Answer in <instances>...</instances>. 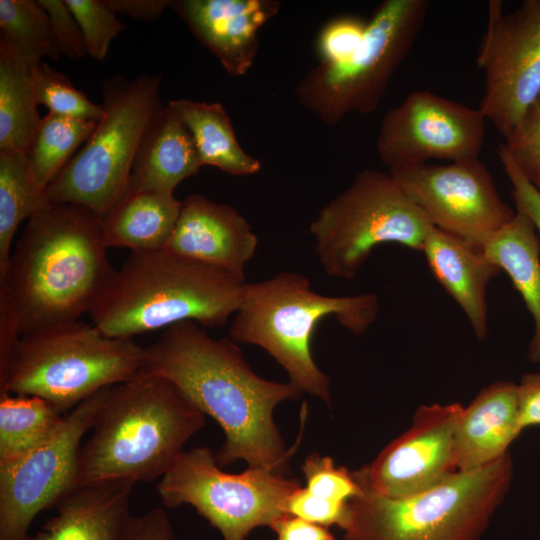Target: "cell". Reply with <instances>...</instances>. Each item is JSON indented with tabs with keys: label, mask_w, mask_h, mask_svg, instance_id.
I'll use <instances>...</instances> for the list:
<instances>
[{
	"label": "cell",
	"mask_w": 540,
	"mask_h": 540,
	"mask_svg": "<svg viewBox=\"0 0 540 540\" xmlns=\"http://www.w3.org/2000/svg\"><path fill=\"white\" fill-rule=\"evenodd\" d=\"M142 374L169 380L222 428L215 453L220 467L244 460L248 467L283 474L292 449L273 419L275 407L303 392L291 382L266 380L230 338H212L192 321L174 324L143 347Z\"/></svg>",
	"instance_id": "6da1fadb"
},
{
	"label": "cell",
	"mask_w": 540,
	"mask_h": 540,
	"mask_svg": "<svg viewBox=\"0 0 540 540\" xmlns=\"http://www.w3.org/2000/svg\"><path fill=\"white\" fill-rule=\"evenodd\" d=\"M107 249L102 218L82 205L51 201L27 220L0 273L21 336L91 311L116 270Z\"/></svg>",
	"instance_id": "7a4b0ae2"
},
{
	"label": "cell",
	"mask_w": 540,
	"mask_h": 540,
	"mask_svg": "<svg viewBox=\"0 0 540 540\" xmlns=\"http://www.w3.org/2000/svg\"><path fill=\"white\" fill-rule=\"evenodd\" d=\"M205 416L162 377L140 373L108 387L80 449L76 487L160 479L204 426Z\"/></svg>",
	"instance_id": "3957f363"
},
{
	"label": "cell",
	"mask_w": 540,
	"mask_h": 540,
	"mask_svg": "<svg viewBox=\"0 0 540 540\" xmlns=\"http://www.w3.org/2000/svg\"><path fill=\"white\" fill-rule=\"evenodd\" d=\"M245 283L165 249L131 252L89 315L103 334L123 339L185 321L222 327L237 311Z\"/></svg>",
	"instance_id": "277c9868"
},
{
	"label": "cell",
	"mask_w": 540,
	"mask_h": 540,
	"mask_svg": "<svg viewBox=\"0 0 540 540\" xmlns=\"http://www.w3.org/2000/svg\"><path fill=\"white\" fill-rule=\"evenodd\" d=\"M380 309L374 293L327 296L312 289L303 274L281 271L245 283L241 302L229 326L236 343L263 348L303 393L331 405L330 381L312 355V337L319 322L333 316L353 335H363Z\"/></svg>",
	"instance_id": "5b68a950"
},
{
	"label": "cell",
	"mask_w": 540,
	"mask_h": 540,
	"mask_svg": "<svg viewBox=\"0 0 540 540\" xmlns=\"http://www.w3.org/2000/svg\"><path fill=\"white\" fill-rule=\"evenodd\" d=\"M513 475L514 463L508 452L405 497L378 494L355 476L362 493L348 502L341 528L344 539L480 540L505 500Z\"/></svg>",
	"instance_id": "8992f818"
},
{
	"label": "cell",
	"mask_w": 540,
	"mask_h": 540,
	"mask_svg": "<svg viewBox=\"0 0 540 540\" xmlns=\"http://www.w3.org/2000/svg\"><path fill=\"white\" fill-rule=\"evenodd\" d=\"M143 347L93 323H60L21 336L0 392L37 396L64 414L101 389L141 373Z\"/></svg>",
	"instance_id": "52a82bcc"
},
{
	"label": "cell",
	"mask_w": 540,
	"mask_h": 540,
	"mask_svg": "<svg viewBox=\"0 0 540 540\" xmlns=\"http://www.w3.org/2000/svg\"><path fill=\"white\" fill-rule=\"evenodd\" d=\"M159 74L122 75L102 85L104 115L47 187L52 202L79 204L103 218L126 193L133 161L162 109Z\"/></svg>",
	"instance_id": "ba28073f"
},
{
	"label": "cell",
	"mask_w": 540,
	"mask_h": 540,
	"mask_svg": "<svg viewBox=\"0 0 540 540\" xmlns=\"http://www.w3.org/2000/svg\"><path fill=\"white\" fill-rule=\"evenodd\" d=\"M434 225L389 174L360 171L309 226L314 252L331 278L351 280L373 249L395 243L421 251Z\"/></svg>",
	"instance_id": "9c48e42d"
},
{
	"label": "cell",
	"mask_w": 540,
	"mask_h": 540,
	"mask_svg": "<svg viewBox=\"0 0 540 540\" xmlns=\"http://www.w3.org/2000/svg\"><path fill=\"white\" fill-rule=\"evenodd\" d=\"M428 0H385L367 23L364 40L346 60L318 64L299 81L298 103L334 126L350 113L374 112L421 32Z\"/></svg>",
	"instance_id": "30bf717a"
},
{
	"label": "cell",
	"mask_w": 540,
	"mask_h": 540,
	"mask_svg": "<svg viewBox=\"0 0 540 540\" xmlns=\"http://www.w3.org/2000/svg\"><path fill=\"white\" fill-rule=\"evenodd\" d=\"M299 487L298 480L261 468L224 472L215 454L202 446L183 451L159 479L156 491L167 508L194 507L223 540H246L255 528H270L286 514L287 499Z\"/></svg>",
	"instance_id": "8fae6325"
},
{
	"label": "cell",
	"mask_w": 540,
	"mask_h": 540,
	"mask_svg": "<svg viewBox=\"0 0 540 540\" xmlns=\"http://www.w3.org/2000/svg\"><path fill=\"white\" fill-rule=\"evenodd\" d=\"M107 388L65 414L40 445L0 466V540H25L34 518L76 487L81 441L93 426Z\"/></svg>",
	"instance_id": "7c38bea8"
},
{
	"label": "cell",
	"mask_w": 540,
	"mask_h": 540,
	"mask_svg": "<svg viewBox=\"0 0 540 540\" xmlns=\"http://www.w3.org/2000/svg\"><path fill=\"white\" fill-rule=\"evenodd\" d=\"M476 62L484 73L479 109L506 138L540 95V0L510 13L502 1H489Z\"/></svg>",
	"instance_id": "4fadbf2b"
},
{
	"label": "cell",
	"mask_w": 540,
	"mask_h": 540,
	"mask_svg": "<svg viewBox=\"0 0 540 540\" xmlns=\"http://www.w3.org/2000/svg\"><path fill=\"white\" fill-rule=\"evenodd\" d=\"M388 171L434 227L481 247L515 216L479 158Z\"/></svg>",
	"instance_id": "5bb4252c"
},
{
	"label": "cell",
	"mask_w": 540,
	"mask_h": 540,
	"mask_svg": "<svg viewBox=\"0 0 540 540\" xmlns=\"http://www.w3.org/2000/svg\"><path fill=\"white\" fill-rule=\"evenodd\" d=\"M485 122L475 109L427 90L413 91L383 117L376 149L390 168L479 158Z\"/></svg>",
	"instance_id": "9a60e30c"
},
{
	"label": "cell",
	"mask_w": 540,
	"mask_h": 540,
	"mask_svg": "<svg viewBox=\"0 0 540 540\" xmlns=\"http://www.w3.org/2000/svg\"><path fill=\"white\" fill-rule=\"evenodd\" d=\"M463 408L457 402L419 406L411 426L355 476L387 497L410 496L439 484L457 472L454 433Z\"/></svg>",
	"instance_id": "2e32d148"
},
{
	"label": "cell",
	"mask_w": 540,
	"mask_h": 540,
	"mask_svg": "<svg viewBox=\"0 0 540 540\" xmlns=\"http://www.w3.org/2000/svg\"><path fill=\"white\" fill-rule=\"evenodd\" d=\"M258 246L248 221L232 206L188 195L165 250L245 279Z\"/></svg>",
	"instance_id": "e0dca14e"
},
{
	"label": "cell",
	"mask_w": 540,
	"mask_h": 540,
	"mask_svg": "<svg viewBox=\"0 0 540 540\" xmlns=\"http://www.w3.org/2000/svg\"><path fill=\"white\" fill-rule=\"evenodd\" d=\"M176 14L194 37L233 77L252 67L259 48L258 30L277 15L274 0H175Z\"/></svg>",
	"instance_id": "ac0fdd59"
},
{
	"label": "cell",
	"mask_w": 540,
	"mask_h": 540,
	"mask_svg": "<svg viewBox=\"0 0 540 540\" xmlns=\"http://www.w3.org/2000/svg\"><path fill=\"white\" fill-rule=\"evenodd\" d=\"M430 271L465 313L477 337L488 335L487 286L501 269L483 247L434 227L422 250Z\"/></svg>",
	"instance_id": "d6986e66"
},
{
	"label": "cell",
	"mask_w": 540,
	"mask_h": 540,
	"mask_svg": "<svg viewBox=\"0 0 540 540\" xmlns=\"http://www.w3.org/2000/svg\"><path fill=\"white\" fill-rule=\"evenodd\" d=\"M134 485L113 480L75 487L55 506L56 514L25 540H123Z\"/></svg>",
	"instance_id": "ffe728a7"
},
{
	"label": "cell",
	"mask_w": 540,
	"mask_h": 540,
	"mask_svg": "<svg viewBox=\"0 0 540 540\" xmlns=\"http://www.w3.org/2000/svg\"><path fill=\"white\" fill-rule=\"evenodd\" d=\"M520 433L517 384L501 380L484 387L463 408L455 429L457 471L476 469L501 458Z\"/></svg>",
	"instance_id": "44dd1931"
},
{
	"label": "cell",
	"mask_w": 540,
	"mask_h": 540,
	"mask_svg": "<svg viewBox=\"0 0 540 540\" xmlns=\"http://www.w3.org/2000/svg\"><path fill=\"white\" fill-rule=\"evenodd\" d=\"M201 166L190 130L167 103L139 145L127 190L174 194L178 184L197 174Z\"/></svg>",
	"instance_id": "7402d4cb"
},
{
	"label": "cell",
	"mask_w": 540,
	"mask_h": 540,
	"mask_svg": "<svg viewBox=\"0 0 540 540\" xmlns=\"http://www.w3.org/2000/svg\"><path fill=\"white\" fill-rule=\"evenodd\" d=\"M181 206L174 194L127 190L102 218L106 247L132 252L165 249Z\"/></svg>",
	"instance_id": "603a6c76"
},
{
	"label": "cell",
	"mask_w": 540,
	"mask_h": 540,
	"mask_svg": "<svg viewBox=\"0 0 540 540\" xmlns=\"http://www.w3.org/2000/svg\"><path fill=\"white\" fill-rule=\"evenodd\" d=\"M532 221L516 211L513 219L484 245L487 256L504 271L530 312L534 331L527 358L540 363V243Z\"/></svg>",
	"instance_id": "cb8c5ba5"
},
{
	"label": "cell",
	"mask_w": 540,
	"mask_h": 540,
	"mask_svg": "<svg viewBox=\"0 0 540 540\" xmlns=\"http://www.w3.org/2000/svg\"><path fill=\"white\" fill-rule=\"evenodd\" d=\"M168 103L190 130L202 166H214L233 176L259 172L261 163L238 143L222 104L189 99L170 100Z\"/></svg>",
	"instance_id": "d4e9b609"
},
{
	"label": "cell",
	"mask_w": 540,
	"mask_h": 540,
	"mask_svg": "<svg viewBox=\"0 0 540 540\" xmlns=\"http://www.w3.org/2000/svg\"><path fill=\"white\" fill-rule=\"evenodd\" d=\"M33 69L0 38V150L28 153L32 145L41 121L33 89Z\"/></svg>",
	"instance_id": "484cf974"
},
{
	"label": "cell",
	"mask_w": 540,
	"mask_h": 540,
	"mask_svg": "<svg viewBox=\"0 0 540 540\" xmlns=\"http://www.w3.org/2000/svg\"><path fill=\"white\" fill-rule=\"evenodd\" d=\"M50 202L31 174L28 153L0 150V273L7 267L19 225Z\"/></svg>",
	"instance_id": "4316f807"
},
{
	"label": "cell",
	"mask_w": 540,
	"mask_h": 540,
	"mask_svg": "<svg viewBox=\"0 0 540 540\" xmlns=\"http://www.w3.org/2000/svg\"><path fill=\"white\" fill-rule=\"evenodd\" d=\"M64 416L40 397L0 392V466L44 442Z\"/></svg>",
	"instance_id": "83f0119b"
},
{
	"label": "cell",
	"mask_w": 540,
	"mask_h": 540,
	"mask_svg": "<svg viewBox=\"0 0 540 540\" xmlns=\"http://www.w3.org/2000/svg\"><path fill=\"white\" fill-rule=\"evenodd\" d=\"M97 122L48 113L41 118L28 151L31 174L47 190L50 182L89 139Z\"/></svg>",
	"instance_id": "f1b7e54d"
},
{
	"label": "cell",
	"mask_w": 540,
	"mask_h": 540,
	"mask_svg": "<svg viewBox=\"0 0 540 540\" xmlns=\"http://www.w3.org/2000/svg\"><path fill=\"white\" fill-rule=\"evenodd\" d=\"M0 38L31 68L43 58L58 61L61 56L49 15L38 0H0Z\"/></svg>",
	"instance_id": "f546056e"
},
{
	"label": "cell",
	"mask_w": 540,
	"mask_h": 540,
	"mask_svg": "<svg viewBox=\"0 0 540 540\" xmlns=\"http://www.w3.org/2000/svg\"><path fill=\"white\" fill-rule=\"evenodd\" d=\"M33 89L37 104L60 116L98 122L104 115L103 105L90 101L74 87L69 77L41 62L32 72Z\"/></svg>",
	"instance_id": "4dcf8cb0"
},
{
	"label": "cell",
	"mask_w": 540,
	"mask_h": 540,
	"mask_svg": "<svg viewBox=\"0 0 540 540\" xmlns=\"http://www.w3.org/2000/svg\"><path fill=\"white\" fill-rule=\"evenodd\" d=\"M83 33L88 55L104 61L112 40L126 26L103 0H65Z\"/></svg>",
	"instance_id": "1f68e13d"
},
{
	"label": "cell",
	"mask_w": 540,
	"mask_h": 540,
	"mask_svg": "<svg viewBox=\"0 0 540 540\" xmlns=\"http://www.w3.org/2000/svg\"><path fill=\"white\" fill-rule=\"evenodd\" d=\"M301 469L306 480V490L316 497L335 502H348L362 493L353 471L336 466L329 456L310 454Z\"/></svg>",
	"instance_id": "d6a6232c"
},
{
	"label": "cell",
	"mask_w": 540,
	"mask_h": 540,
	"mask_svg": "<svg viewBox=\"0 0 540 540\" xmlns=\"http://www.w3.org/2000/svg\"><path fill=\"white\" fill-rule=\"evenodd\" d=\"M503 146L521 174L540 192V95Z\"/></svg>",
	"instance_id": "836d02e7"
},
{
	"label": "cell",
	"mask_w": 540,
	"mask_h": 540,
	"mask_svg": "<svg viewBox=\"0 0 540 540\" xmlns=\"http://www.w3.org/2000/svg\"><path fill=\"white\" fill-rule=\"evenodd\" d=\"M367 23L355 16H341L327 22L316 41L319 64L333 65L349 58L364 40Z\"/></svg>",
	"instance_id": "e575fe53"
},
{
	"label": "cell",
	"mask_w": 540,
	"mask_h": 540,
	"mask_svg": "<svg viewBox=\"0 0 540 540\" xmlns=\"http://www.w3.org/2000/svg\"><path fill=\"white\" fill-rule=\"evenodd\" d=\"M348 502L319 498L306 488L299 487L288 497L285 511L286 514L327 528L336 525L341 529L347 518Z\"/></svg>",
	"instance_id": "d590c367"
},
{
	"label": "cell",
	"mask_w": 540,
	"mask_h": 540,
	"mask_svg": "<svg viewBox=\"0 0 540 540\" xmlns=\"http://www.w3.org/2000/svg\"><path fill=\"white\" fill-rule=\"evenodd\" d=\"M47 11L61 55L79 60L88 55L81 28L65 0H38Z\"/></svg>",
	"instance_id": "8d00e7d4"
},
{
	"label": "cell",
	"mask_w": 540,
	"mask_h": 540,
	"mask_svg": "<svg viewBox=\"0 0 540 540\" xmlns=\"http://www.w3.org/2000/svg\"><path fill=\"white\" fill-rule=\"evenodd\" d=\"M498 156L512 185L516 211L524 213L540 233V192L521 174L503 144L498 149Z\"/></svg>",
	"instance_id": "74e56055"
},
{
	"label": "cell",
	"mask_w": 540,
	"mask_h": 540,
	"mask_svg": "<svg viewBox=\"0 0 540 540\" xmlns=\"http://www.w3.org/2000/svg\"><path fill=\"white\" fill-rule=\"evenodd\" d=\"M123 540H176L167 513L160 507L132 516Z\"/></svg>",
	"instance_id": "f35d334b"
},
{
	"label": "cell",
	"mask_w": 540,
	"mask_h": 540,
	"mask_svg": "<svg viewBox=\"0 0 540 540\" xmlns=\"http://www.w3.org/2000/svg\"><path fill=\"white\" fill-rule=\"evenodd\" d=\"M518 426L520 432L540 425V373H525L517 384Z\"/></svg>",
	"instance_id": "ab89813d"
},
{
	"label": "cell",
	"mask_w": 540,
	"mask_h": 540,
	"mask_svg": "<svg viewBox=\"0 0 540 540\" xmlns=\"http://www.w3.org/2000/svg\"><path fill=\"white\" fill-rule=\"evenodd\" d=\"M277 540H336L327 527L284 514L270 527Z\"/></svg>",
	"instance_id": "60d3db41"
},
{
	"label": "cell",
	"mask_w": 540,
	"mask_h": 540,
	"mask_svg": "<svg viewBox=\"0 0 540 540\" xmlns=\"http://www.w3.org/2000/svg\"><path fill=\"white\" fill-rule=\"evenodd\" d=\"M20 339L17 316L11 306L0 298V373L8 366Z\"/></svg>",
	"instance_id": "b9f144b4"
},
{
	"label": "cell",
	"mask_w": 540,
	"mask_h": 540,
	"mask_svg": "<svg viewBox=\"0 0 540 540\" xmlns=\"http://www.w3.org/2000/svg\"><path fill=\"white\" fill-rule=\"evenodd\" d=\"M115 13L141 21H153L170 7L171 0H103Z\"/></svg>",
	"instance_id": "7bdbcfd3"
}]
</instances>
